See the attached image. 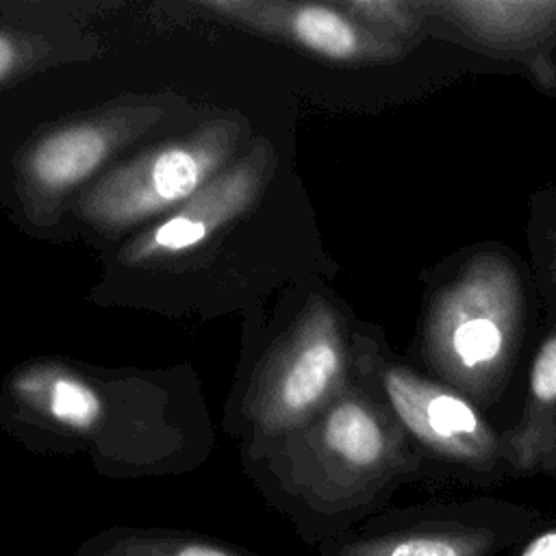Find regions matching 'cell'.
I'll return each instance as SVG.
<instances>
[{
  "mask_svg": "<svg viewBox=\"0 0 556 556\" xmlns=\"http://www.w3.org/2000/svg\"><path fill=\"white\" fill-rule=\"evenodd\" d=\"M300 443L265 469L263 491L313 547L371 517L415 469L397 430L356 395L332 402Z\"/></svg>",
  "mask_w": 556,
  "mask_h": 556,
  "instance_id": "cell-1",
  "label": "cell"
},
{
  "mask_svg": "<svg viewBox=\"0 0 556 556\" xmlns=\"http://www.w3.org/2000/svg\"><path fill=\"white\" fill-rule=\"evenodd\" d=\"M519 319L521 287L515 269L497 254L478 256L432 306L428 358L443 376L482 397L508 363Z\"/></svg>",
  "mask_w": 556,
  "mask_h": 556,
  "instance_id": "cell-2",
  "label": "cell"
},
{
  "mask_svg": "<svg viewBox=\"0 0 556 556\" xmlns=\"http://www.w3.org/2000/svg\"><path fill=\"white\" fill-rule=\"evenodd\" d=\"M241 143L237 119H213L104 174L80 200L78 213L98 230L122 232L172 213L228 167Z\"/></svg>",
  "mask_w": 556,
  "mask_h": 556,
  "instance_id": "cell-3",
  "label": "cell"
},
{
  "mask_svg": "<svg viewBox=\"0 0 556 556\" xmlns=\"http://www.w3.org/2000/svg\"><path fill=\"white\" fill-rule=\"evenodd\" d=\"M541 526V515L478 500L367 517L317 545V556H500Z\"/></svg>",
  "mask_w": 556,
  "mask_h": 556,
  "instance_id": "cell-4",
  "label": "cell"
},
{
  "mask_svg": "<svg viewBox=\"0 0 556 556\" xmlns=\"http://www.w3.org/2000/svg\"><path fill=\"white\" fill-rule=\"evenodd\" d=\"M345 371V345L332 308L313 302L295 324L287 345L269 365L252 408L267 437L300 430L334 395Z\"/></svg>",
  "mask_w": 556,
  "mask_h": 556,
  "instance_id": "cell-5",
  "label": "cell"
},
{
  "mask_svg": "<svg viewBox=\"0 0 556 556\" xmlns=\"http://www.w3.org/2000/svg\"><path fill=\"white\" fill-rule=\"evenodd\" d=\"M159 115V109L124 106L46 132L17 161L24 204L43 217Z\"/></svg>",
  "mask_w": 556,
  "mask_h": 556,
  "instance_id": "cell-6",
  "label": "cell"
},
{
  "mask_svg": "<svg viewBox=\"0 0 556 556\" xmlns=\"http://www.w3.org/2000/svg\"><path fill=\"white\" fill-rule=\"evenodd\" d=\"M380 387L402 430L439 460L478 476L504 460V445L458 393L402 365L382 367Z\"/></svg>",
  "mask_w": 556,
  "mask_h": 556,
  "instance_id": "cell-7",
  "label": "cell"
},
{
  "mask_svg": "<svg viewBox=\"0 0 556 556\" xmlns=\"http://www.w3.org/2000/svg\"><path fill=\"white\" fill-rule=\"evenodd\" d=\"M271 163V148L258 143L250 154L208 180L182 206L135 237L122 250V261L128 265H141L200 248L217 230L250 211L263 191Z\"/></svg>",
  "mask_w": 556,
  "mask_h": 556,
  "instance_id": "cell-8",
  "label": "cell"
},
{
  "mask_svg": "<svg viewBox=\"0 0 556 556\" xmlns=\"http://www.w3.org/2000/svg\"><path fill=\"white\" fill-rule=\"evenodd\" d=\"M202 7L330 61H380L395 52L393 43L376 37L334 4L202 2Z\"/></svg>",
  "mask_w": 556,
  "mask_h": 556,
  "instance_id": "cell-9",
  "label": "cell"
},
{
  "mask_svg": "<svg viewBox=\"0 0 556 556\" xmlns=\"http://www.w3.org/2000/svg\"><path fill=\"white\" fill-rule=\"evenodd\" d=\"M471 39L526 50L556 33V0H469L432 4Z\"/></svg>",
  "mask_w": 556,
  "mask_h": 556,
  "instance_id": "cell-10",
  "label": "cell"
},
{
  "mask_svg": "<svg viewBox=\"0 0 556 556\" xmlns=\"http://www.w3.org/2000/svg\"><path fill=\"white\" fill-rule=\"evenodd\" d=\"M526 419L504 445L515 471H545L556 478V330L541 343L530 369Z\"/></svg>",
  "mask_w": 556,
  "mask_h": 556,
  "instance_id": "cell-11",
  "label": "cell"
},
{
  "mask_svg": "<svg viewBox=\"0 0 556 556\" xmlns=\"http://www.w3.org/2000/svg\"><path fill=\"white\" fill-rule=\"evenodd\" d=\"M74 556H261L239 543L178 528L111 526L74 547Z\"/></svg>",
  "mask_w": 556,
  "mask_h": 556,
  "instance_id": "cell-12",
  "label": "cell"
},
{
  "mask_svg": "<svg viewBox=\"0 0 556 556\" xmlns=\"http://www.w3.org/2000/svg\"><path fill=\"white\" fill-rule=\"evenodd\" d=\"M13 387L33 410L67 432L91 434L102 421V397L89 382L70 371L35 367L24 371Z\"/></svg>",
  "mask_w": 556,
  "mask_h": 556,
  "instance_id": "cell-13",
  "label": "cell"
},
{
  "mask_svg": "<svg viewBox=\"0 0 556 556\" xmlns=\"http://www.w3.org/2000/svg\"><path fill=\"white\" fill-rule=\"evenodd\" d=\"M341 9L354 17L358 24L367 22L371 26L384 28L387 33L408 35L417 28V7L410 2L395 0H361V2H343Z\"/></svg>",
  "mask_w": 556,
  "mask_h": 556,
  "instance_id": "cell-14",
  "label": "cell"
},
{
  "mask_svg": "<svg viewBox=\"0 0 556 556\" xmlns=\"http://www.w3.org/2000/svg\"><path fill=\"white\" fill-rule=\"evenodd\" d=\"M515 556H556V523L539 526L517 545Z\"/></svg>",
  "mask_w": 556,
  "mask_h": 556,
  "instance_id": "cell-15",
  "label": "cell"
},
{
  "mask_svg": "<svg viewBox=\"0 0 556 556\" xmlns=\"http://www.w3.org/2000/svg\"><path fill=\"white\" fill-rule=\"evenodd\" d=\"M17 63H20L17 41L11 35L0 30V83L9 78V74L17 67Z\"/></svg>",
  "mask_w": 556,
  "mask_h": 556,
  "instance_id": "cell-16",
  "label": "cell"
}]
</instances>
